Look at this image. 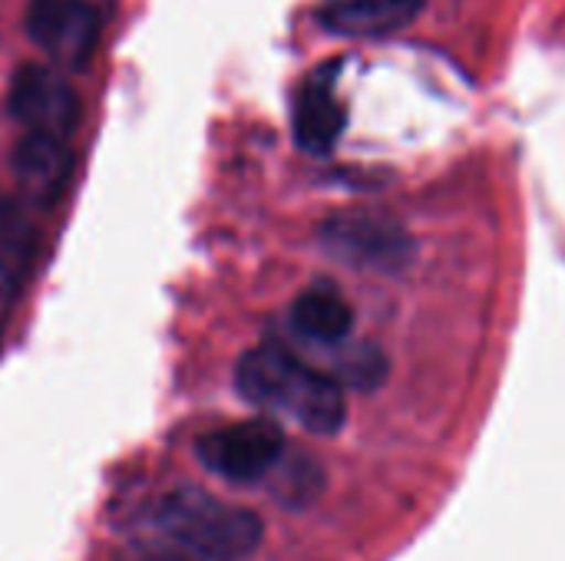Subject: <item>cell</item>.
Returning <instances> with one entry per match:
<instances>
[{
	"label": "cell",
	"mask_w": 565,
	"mask_h": 561,
	"mask_svg": "<svg viewBox=\"0 0 565 561\" xmlns=\"http://www.w3.org/2000/svg\"><path fill=\"white\" fill-rule=\"evenodd\" d=\"M202 466L228 483H258L275 473L285 456V433L275 420H245L195 443Z\"/></svg>",
	"instance_id": "cell-4"
},
{
	"label": "cell",
	"mask_w": 565,
	"mask_h": 561,
	"mask_svg": "<svg viewBox=\"0 0 565 561\" xmlns=\"http://www.w3.org/2000/svg\"><path fill=\"white\" fill-rule=\"evenodd\" d=\"M0 327H3V317H0Z\"/></svg>",
	"instance_id": "cell-15"
},
{
	"label": "cell",
	"mask_w": 565,
	"mask_h": 561,
	"mask_svg": "<svg viewBox=\"0 0 565 561\" xmlns=\"http://www.w3.org/2000/svg\"><path fill=\"white\" fill-rule=\"evenodd\" d=\"M427 0H321L318 23L334 36L374 40L411 26Z\"/></svg>",
	"instance_id": "cell-9"
},
{
	"label": "cell",
	"mask_w": 565,
	"mask_h": 561,
	"mask_svg": "<svg viewBox=\"0 0 565 561\" xmlns=\"http://www.w3.org/2000/svg\"><path fill=\"white\" fill-rule=\"evenodd\" d=\"M26 33L53 66L83 69L99 40V13L86 0H30Z\"/></svg>",
	"instance_id": "cell-6"
},
{
	"label": "cell",
	"mask_w": 565,
	"mask_h": 561,
	"mask_svg": "<svg viewBox=\"0 0 565 561\" xmlns=\"http://www.w3.org/2000/svg\"><path fill=\"white\" fill-rule=\"evenodd\" d=\"M10 169L20 188V198L26 205H53L63 188L70 185V172H73V155L66 149L63 139H50V136H33L23 132V139L13 145L10 155Z\"/></svg>",
	"instance_id": "cell-8"
},
{
	"label": "cell",
	"mask_w": 565,
	"mask_h": 561,
	"mask_svg": "<svg viewBox=\"0 0 565 561\" xmlns=\"http://www.w3.org/2000/svg\"><path fill=\"white\" fill-rule=\"evenodd\" d=\"M321 486L324 479H321L318 463L305 456H288V460L281 456V463L271 473V493L291 509H305V503H311L321 493Z\"/></svg>",
	"instance_id": "cell-12"
},
{
	"label": "cell",
	"mask_w": 565,
	"mask_h": 561,
	"mask_svg": "<svg viewBox=\"0 0 565 561\" xmlns=\"http://www.w3.org/2000/svg\"><path fill=\"white\" fill-rule=\"evenodd\" d=\"M235 387L252 407L288 413L308 433L321 436L338 433L348 413L338 377L311 370L281 344H262L242 354L235 367Z\"/></svg>",
	"instance_id": "cell-2"
},
{
	"label": "cell",
	"mask_w": 565,
	"mask_h": 561,
	"mask_svg": "<svg viewBox=\"0 0 565 561\" xmlns=\"http://www.w3.org/2000/svg\"><path fill=\"white\" fill-rule=\"evenodd\" d=\"M40 231L33 225L30 205L20 195H0V271L26 281L36 258Z\"/></svg>",
	"instance_id": "cell-11"
},
{
	"label": "cell",
	"mask_w": 565,
	"mask_h": 561,
	"mask_svg": "<svg viewBox=\"0 0 565 561\" xmlns=\"http://www.w3.org/2000/svg\"><path fill=\"white\" fill-rule=\"evenodd\" d=\"M338 76H341V60H331L321 63L298 89L295 142L311 155H328L348 126V106L338 96Z\"/></svg>",
	"instance_id": "cell-7"
},
{
	"label": "cell",
	"mask_w": 565,
	"mask_h": 561,
	"mask_svg": "<svg viewBox=\"0 0 565 561\" xmlns=\"http://www.w3.org/2000/svg\"><path fill=\"white\" fill-rule=\"evenodd\" d=\"M139 561H159V559H146V555H142V559H139Z\"/></svg>",
	"instance_id": "cell-14"
},
{
	"label": "cell",
	"mask_w": 565,
	"mask_h": 561,
	"mask_svg": "<svg viewBox=\"0 0 565 561\" xmlns=\"http://www.w3.org/2000/svg\"><path fill=\"white\" fill-rule=\"evenodd\" d=\"M10 116L23 126V132L70 139L79 122V99L63 69L53 63H26L13 73L7 93Z\"/></svg>",
	"instance_id": "cell-5"
},
{
	"label": "cell",
	"mask_w": 565,
	"mask_h": 561,
	"mask_svg": "<svg viewBox=\"0 0 565 561\" xmlns=\"http://www.w3.org/2000/svg\"><path fill=\"white\" fill-rule=\"evenodd\" d=\"M381 377H384V357H381V350H377V347L364 344V347H354V350L344 357L338 384H341V387L367 390V387H374Z\"/></svg>",
	"instance_id": "cell-13"
},
{
	"label": "cell",
	"mask_w": 565,
	"mask_h": 561,
	"mask_svg": "<svg viewBox=\"0 0 565 561\" xmlns=\"http://www.w3.org/2000/svg\"><path fill=\"white\" fill-rule=\"evenodd\" d=\"M262 519L205 489L162 493L136 522V546L159 561H245L262 546Z\"/></svg>",
	"instance_id": "cell-1"
},
{
	"label": "cell",
	"mask_w": 565,
	"mask_h": 561,
	"mask_svg": "<svg viewBox=\"0 0 565 561\" xmlns=\"http://www.w3.org/2000/svg\"><path fill=\"white\" fill-rule=\"evenodd\" d=\"M291 324L305 341L331 347V344L348 341V334L354 327V311L338 288L311 284L291 304Z\"/></svg>",
	"instance_id": "cell-10"
},
{
	"label": "cell",
	"mask_w": 565,
	"mask_h": 561,
	"mask_svg": "<svg viewBox=\"0 0 565 561\" xmlns=\"http://www.w3.org/2000/svg\"><path fill=\"white\" fill-rule=\"evenodd\" d=\"M321 245L358 271H401L411 265L414 241L401 222L377 212H341L321 225Z\"/></svg>",
	"instance_id": "cell-3"
}]
</instances>
